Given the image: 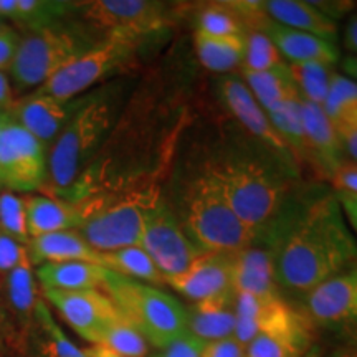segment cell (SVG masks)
Returning a JSON list of instances; mask_svg holds the SVG:
<instances>
[{"mask_svg": "<svg viewBox=\"0 0 357 357\" xmlns=\"http://www.w3.org/2000/svg\"><path fill=\"white\" fill-rule=\"evenodd\" d=\"M278 236L275 275L280 293L305 296L347 268L357 265V238L334 194H318L270 223Z\"/></svg>", "mask_w": 357, "mask_h": 357, "instance_id": "6da1fadb", "label": "cell"}, {"mask_svg": "<svg viewBox=\"0 0 357 357\" xmlns=\"http://www.w3.org/2000/svg\"><path fill=\"white\" fill-rule=\"evenodd\" d=\"M128 86L124 79H116L86 93L48 151V176L43 187L47 194L66 200L116 126Z\"/></svg>", "mask_w": 357, "mask_h": 357, "instance_id": "7a4b0ae2", "label": "cell"}, {"mask_svg": "<svg viewBox=\"0 0 357 357\" xmlns=\"http://www.w3.org/2000/svg\"><path fill=\"white\" fill-rule=\"evenodd\" d=\"M287 171L270 166L268 159L238 153L223 155L205 167L236 215L255 230L263 229L287 205Z\"/></svg>", "mask_w": 357, "mask_h": 357, "instance_id": "3957f363", "label": "cell"}, {"mask_svg": "<svg viewBox=\"0 0 357 357\" xmlns=\"http://www.w3.org/2000/svg\"><path fill=\"white\" fill-rule=\"evenodd\" d=\"M160 192L154 185H131L79 200L77 231L98 252L139 247L146 215Z\"/></svg>", "mask_w": 357, "mask_h": 357, "instance_id": "277c9868", "label": "cell"}, {"mask_svg": "<svg viewBox=\"0 0 357 357\" xmlns=\"http://www.w3.org/2000/svg\"><path fill=\"white\" fill-rule=\"evenodd\" d=\"M105 37L79 19H63L20 35L12 68L8 70L17 91L38 89L66 65L91 50Z\"/></svg>", "mask_w": 357, "mask_h": 357, "instance_id": "5b68a950", "label": "cell"}, {"mask_svg": "<svg viewBox=\"0 0 357 357\" xmlns=\"http://www.w3.org/2000/svg\"><path fill=\"white\" fill-rule=\"evenodd\" d=\"M102 291L123 318L159 351L187 333V307L162 289L108 270Z\"/></svg>", "mask_w": 357, "mask_h": 357, "instance_id": "8992f818", "label": "cell"}, {"mask_svg": "<svg viewBox=\"0 0 357 357\" xmlns=\"http://www.w3.org/2000/svg\"><path fill=\"white\" fill-rule=\"evenodd\" d=\"M185 234L200 252H238L255 240L258 230L236 215L207 174L192 182L185 195Z\"/></svg>", "mask_w": 357, "mask_h": 357, "instance_id": "52a82bcc", "label": "cell"}, {"mask_svg": "<svg viewBox=\"0 0 357 357\" xmlns=\"http://www.w3.org/2000/svg\"><path fill=\"white\" fill-rule=\"evenodd\" d=\"M153 38L123 33L106 35L91 50L66 65L33 93L63 101L86 95L95 84L132 68L142 48L151 47Z\"/></svg>", "mask_w": 357, "mask_h": 357, "instance_id": "ba28073f", "label": "cell"}, {"mask_svg": "<svg viewBox=\"0 0 357 357\" xmlns=\"http://www.w3.org/2000/svg\"><path fill=\"white\" fill-rule=\"evenodd\" d=\"M75 13L101 37L113 33L158 37L172 24V6L154 0L77 2Z\"/></svg>", "mask_w": 357, "mask_h": 357, "instance_id": "9c48e42d", "label": "cell"}, {"mask_svg": "<svg viewBox=\"0 0 357 357\" xmlns=\"http://www.w3.org/2000/svg\"><path fill=\"white\" fill-rule=\"evenodd\" d=\"M303 303L314 328L331 333L342 344L357 346V265L311 289Z\"/></svg>", "mask_w": 357, "mask_h": 357, "instance_id": "30bf717a", "label": "cell"}, {"mask_svg": "<svg viewBox=\"0 0 357 357\" xmlns=\"http://www.w3.org/2000/svg\"><path fill=\"white\" fill-rule=\"evenodd\" d=\"M139 247L153 258L164 278H171L185 271L202 253L192 243L176 212L160 194L146 215Z\"/></svg>", "mask_w": 357, "mask_h": 357, "instance_id": "8fae6325", "label": "cell"}, {"mask_svg": "<svg viewBox=\"0 0 357 357\" xmlns=\"http://www.w3.org/2000/svg\"><path fill=\"white\" fill-rule=\"evenodd\" d=\"M48 176V149L8 118L0 134V182L12 192L43 190Z\"/></svg>", "mask_w": 357, "mask_h": 357, "instance_id": "7c38bea8", "label": "cell"}, {"mask_svg": "<svg viewBox=\"0 0 357 357\" xmlns=\"http://www.w3.org/2000/svg\"><path fill=\"white\" fill-rule=\"evenodd\" d=\"M218 95L236 121L242 124L253 137H257V141L268 153L275 155L289 171H293L296 158L281 139L280 134L276 132L266 111L252 95L247 83L235 77H223L218 82Z\"/></svg>", "mask_w": 357, "mask_h": 357, "instance_id": "4fadbf2b", "label": "cell"}, {"mask_svg": "<svg viewBox=\"0 0 357 357\" xmlns=\"http://www.w3.org/2000/svg\"><path fill=\"white\" fill-rule=\"evenodd\" d=\"M43 294L56 307L70 328L91 344L100 342L102 331L119 316L118 307L102 289H43Z\"/></svg>", "mask_w": 357, "mask_h": 357, "instance_id": "5bb4252c", "label": "cell"}, {"mask_svg": "<svg viewBox=\"0 0 357 357\" xmlns=\"http://www.w3.org/2000/svg\"><path fill=\"white\" fill-rule=\"evenodd\" d=\"M166 284L194 303L235 298L234 252H204Z\"/></svg>", "mask_w": 357, "mask_h": 357, "instance_id": "9a60e30c", "label": "cell"}, {"mask_svg": "<svg viewBox=\"0 0 357 357\" xmlns=\"http://www.w3.org/2000/svg\"><path fill=\"white\" fill-rule=\"evenodd\" d=\"M278 240L268 227L258 230L252 243L234 252L235 293L255 294L260 298L281 296L275 275Z\"/></svg>", "mask_w": 357, "mask_h": 357, "instance_id": "2e32d148", "label": "cell"}, {"mask_svg": "<svg viewBox=\"0 0 357 357\" xmlns=\"http://www.w3.org/2000/svg\"><path fill=\"white\" fill-rule=\"evenodd\" d=\"M84 98L86 95L63 101L52 96L30 93L29 96L13 100L6 111L8 118L20 124L26 132L32 134L40 144H43L50 151L53 142L63 131L71 116L77 113Z\"/></svg>", "mask_w": 357, "mask_h": 357, "instance_id": "e0dca14e", "label": "cell"}, {"mask_svg": "<svg viewBox=\"0 0 357 357\" xmlns=\"http://www.w3.org/2000/svg\"><path fill=\"white\" fill-rule=\"evenodd\" d=\"M314 347V326L288 306L245 347V357H305Z\"/></svg>", "mask_w": 357, "mask_h": 357, "instance_id": "ac0fdd59", "label": "cell"}, {"mask_svg": "<svg viewBox=\"0 0 357 357\" xmlns=\"http://www.w3.org/2000/svg\"><path fill=\"white\" fill-rule=\"evenodd\" d=\"M303 126L306 139V160L321 176L329 178L344 164L341 141L336 128L326 116L323 106L301 100Z\"/></svg>", "mask_w": 357, "mask_h": 357, "instance_id": "d6986e66", "label": "cell"}, {"mask_svg": "<svg viewBox=\"0 0 357 357\" xmlns=\"http://www.w3.org/2000/svg\"><path fill=\"white\" fill-rule=\"evenodd\" d=\"M26 255L32 265L63 261H86L102 266V253L89 245L77 230L55 231L30 238Z\"/></svg>", "mask_w": 357, "mask_h": 357, "instance_id": "ffe728a7", "label": "cell"}, {"mask_svg": "<svg viewBox=\"0 0 357 357\" xmlns=\"http://www.w3.org/2000/svg\"><path fill=\"white\" fill-rule=\"evenodd\" d=\"M263 32L273 40L281 56L288 58L291 63L319 61V63L334 66L341 60L336 45L311 33L288 29L271 20L268 22Z\"/></svg>", "mask_w": 357, "mask_h": 357, "instance_id": "44dd1931", "label": "cell"}, {"mask_svg": "<svg viewBox=\"0 0 357 357\" xmlns=\"http://www.w3.org/2000/svg\"><path fill=\"white\" fill-rule=\"evenodd\" d=\"M40 300L35 278L32 271V263L29 255H24L19 265L7 273L6 281V301L7 310L17 323L19 333V344L24 346L30 329L35 326V310Z\"/></svg>", "mask_w": 357, "mask_h": 357, "instance_id": "7402d4cb", "label": "cell"}, {"mask_svg": "<svg viewBox=\"0 0 357 357\" xmlns=\"http://www.w3.org/2000/svg\"><path fill=\"white\" fill-rule=\"evenodd\" d=\"M268 19L288 29L300 30L333 42L337 37L336 22L321 13L311 2L305 0H268L261 2Z\"/></svg>", "mask_w": 357, "mask_h": 357, "instance_id": "603a6c76", "label": "cell"}, {"mask_svg": "<svg viewBox=\"0 0 357 357\" xmlns=\"http://www.w3.org/2000/svg\"><path fill=\"white\" fill-rule=\"evenodd\" d=\"M288 306L283 296L260 298L255 294L236 293L234 339L242 347H247Z\"/></svg>", "mask_w": 357, "mask_h": 357, "instance_id": "cb8c5ba5", "label": "cell"}, {"mask_svg": "<svg viewBox=\"0 0 357 357\" xmlns=\"http://www.w3.org/2000/svg\"><path fill=\"white\" fill-rule=\"evenodd\" d=\"M235 298L194 303L187 307V331L204 342L234 337Z\"/></svg>", "mask_w": 357, "mask_h": 357, "instance_id": "d4e9b609", "label": "cell"}, {"mask_svg": "<svg viewBox=\"0 0 357 357\" xmlns=\"http://www.w3.org/2000/svg\"><path fill=\"white\" fill-rule=\"evenodd\" d=\"M25 207L30 238L55 231L77 230L79 225L77 205L63 199L25 195Z\"/></svg>", "mask_w": 357, "mask_h": 357, "instance_id": "484cf974", "label": "cell"}, {"mask_svg": "<svg viewBox=\"0 0 357 357\" xmlns=\"http://www.w3.org/2000/svg\"><path fill=\"white\" fill-rule=\"evenodd\" d=\"M106 268L86 261L43 263L38 266L37 278L43 289L60 291H82V289H102L106 281Z\"/></svg>", "mask_w": 357, "mask_h": 357, "instance_id": "4316f807", "label": "cell"}, {"mask_svg": "<svg viewBox=\"0 0 357 357\" xmlns=\"http://www.w3.org/2000/svg\"><path fill=\"white\" fill-rule=\"evenodd\" d=\"M75 10H77V2L0 0V17L13 20L24 32L68 19Z\"/></svg>", "mask_w": 357, "mask_h": 357, "instance_id": "83f0119b", "label": "cell"}, {"mask_svg": "<svg viewBox=\"0 0 357 357\" xmlns=\"http://www.w3.org/2000/svg\"><path fill=\"white\" fill-rule=\"evenodd\" d=\"M194 48L199 61L215 73H229L243 63L245 37L238 35H208L195 30Z\"/></svg>", "mask_w": 357, "mask_h": 357, "instance_id": "f1b7e54d", "label": "cell"}, {"mask_svg": "<svg viewBox=\"0 0 357 357\" xmlns=\"http://www.w3.org/2000/svg\"><path fill=\"white\" fill-rule=\"evenodd\" d=\"M245 83L255 100L260 102L261 108L268 111L275 106L291 100H298L300 93L294 86L288 65L268 71H243Z\"/></svg>", "mask_w": 357, "mask_h": 357, "instance_id": "f546056e", "label": "cell"}, {"mask_svg": "<svg viewBox=\"0 0 357 357\" xmlns=\"http://www.w3.org/2000/svg\"><path fill=\"white\" fill-rule=\"evenodd\" d=\"M102 266L114 273L128 276V278L153 283L155 287L166 284V278L160 273L147 253L141 247H128L114 252L102 253Z\"/></svg>", "mask_w": 357, "mask_h": 357, "instance_id": "4dcf8cb0", "label": "cell"}, {"mask_svg": "<svg viewBox=\"0 0 357 357\" xmlns=\"http://www.w3.org/2000/svg\"><path fill=\"white\" fill-rule=\"evenodd\" d=\"M323 109L336 131L357 128V83L334 71Z\"/></svg>", "mask_w": 357, "mask_h": 357, "instance_id": "1f68e13d", "label": "cell"}, {"mask_svg": "<svg viewBox=\"0 0 357 357\" xmlns=\"http://www.w3.org/2000/svg\"><path fill=\"white\" fill-rule=\"evenodd\" d=\"M271 124L280 134L284 144L289 147L296 159H306V139H305V126H303V109L301 98L291 100L275 108L266 111Z\"/></svg>", "mask_w": 357, "mask_h": 357, "instance_id": "d6a6232c", "label": "cell"}, {"mask_svg": "<svg viewBox=\"0 0 357 357\" xmlns=\"http://www.w3.org/2000/svg\"><path fill=\"white\" fill-rule=\"evenodd\" d=\"M288 71L301 100L314 102L318 106L324 105L329 83L334 75L333 66L319 61H303V63H289Z\"/></svg>", "mask_w": 357, "mask_h": 357, "instance_id": "836d02e7", "label": "cell"}, {"mask_svg": "<svg viewBox=\"0 0 357 357\" xmlns=\"http://www.w3.org/2000/svg\"><path fill=\"white\" fill-rule=\"evenodd\" d=\"M197 30L208 35H238L247 37L248 26L245 24L243 17L236 10L231 2L212 3L204 7L197 15Z\"/></svg>", "mask_w": 357, "mask_h": 357, "instance_id": "e575fe53", "label": "cell"}, {"mask_svg": "<svg viewBox=\"0 0 357 357\" xmlns=\"http://www.w3.org/2000/svg\"><path fill=\"white\" fill-rule=\"evenodd\" d=\"M98 344L108 347L124 357H146L149 354V342L132 324L123 318L121 312L102 331Z\"/></svg>", "mask_w": 357, "mask_h": 357, "instance_id": "d590c367", "label": "cell"}, {"mask_svg": "<svg viewBox=\"0 0 357 357\" xmlns=\"http://www.w3.org/2000/svg\"><path fill=\"white\" fill-rule=\"evenodd\" d=\"M283 56L273 40L261 30H252L245 37L243 71H268L283 66Z\"/></svg>", "mask_w": 357, "mask_h": 357, "instance_id": "8d00e7d4", "label": "cell"}, {"mask_svg": "<svg viewBox=\"0 0 357 357\" xmlns=\"http://www.w3.org/2000/svg\"><path fill=\"white\" fill-rule=\"evenodd\" d=\"M0 231L25 247L30 242L25 195H17L7 189L0 190Z\"/></svg>", "mask_w": 357, "mask_h": 357, "instance_id": "74e56055", "label": "cell"}, {"mask_svg": "<svg viewBox=\"0 0 357 357\" xmlns=\"http://www.w3.org/2000/svg\"><path fill=\"white\" fill-rule=\"evenodd\" d=\"M205 344L207 342L187 331L153 357H202Z\"/></svg>", "mask_w": 357, "mask_h": 357, "instance_id": "f35d334b", "label": "cell"}, {"mask_svg": "<svg viewBox=\"0 0 357 357\" xmlns=\"http://www.w3.org/2000/svg\"><path fill=\"white\" fill-rule=\"evenodd\" d=\"M26 253V247L0 231V273H8L19 265Z\"/></svg>", "mask_w": 357, "mask_h": 357, "instance_id": "ab89813d", "label": "cell"}, {"mask_svg": "<svg viewBox=\"0 0 357 357\" xmlns=\"http://www.w3.org/2000/svg\"><path fill=\"white\" fill-rule=\"evenodd\" d=\"M19 45L20 35L12 26L3 33H0V71H8L12 68Z\"/></svg>", "mask_w": 357, "mask_h": 357, "instance_id": "60d3db41", "label": "cell"}, {"mask_svg": "<svg viewBox=\"0 0 357 357\" xmlns=\"http://www.w3.org/2000/svg\"><path fill=\"white\" fill-rule=\"evenodd\" d=\"M334 190L339 194L357 195V164H342L331 177Z\"/></svg>", "mask_w": 357, "mask_h": 357, "instance_id": "b9f144b4", "label": "cell"}, {"mask_svg": "<svg viewBox=\"0 0 357 357\" xmlns=\"http://www.w3.org/2000/svg\"><path fill=\"white\" fill-rule=\"evenodd\" d=\"M202 357H245V347H242L234 337L222 339L205 344Z\"/></svg>", "mask_w": 357, "mask_h": 357, "instance_id": "7bdbcfd3", "label": "cell"}, {"mask_svg": "<svg viewBox=\"0 0 357 357\" xmlns=\"http://www.w3.org/2000/svg\"><path fill=\"white\" fill-rule=\"evenodd\" d=\"M339 205H341L342 213H344L347 223H349L352 234L357 236V195L351 194H339L334 192Z\"/></svg>", "mask_w": 357, "mask_h": 357, "instance_id": "ee69618b", "label": "cell"}, {"mask_svg": "<svg viewBox=\"0 0 357 357\" xmlns=\"http://www.w3.org/2000/svg\"><path fill=\"white\" fill-rule=\"evenodd\" d=\"M337 136L339 141H341L342 153L354 160V164H357V128L339 129Z\"/></svg>", "mask_w": 357, "mask_h": 357, "instance_id": "f6af8a7d", "label": "cell"}, {"mask_svg": "<svg viewBox=\"0 0 357 357\" xmlns=\"http://www.w3.org/2000/svg\"><path fill=\"white\" fill-rule=\"evenodd\" d=\"M312 6L321 13H324L326 17H329V19L336 22L337 17H342L344 13H347L352 8L354 3L352 2H311Z\"/></svg>", "mask_w": 357, "mask_h": 357, "instance_id": "bcb514c9", "label": "cell"}, {"mask_svg": "<svg viewBox=\"0 0 357 357\" xmlns=\"http://www.w3.org/2000/svg\"><path fill=\"white\" fill-rule=\"evenodd\" d=\"M344 45H346L347 50L352 53V55L357 56V15L352 17V19L349 20V24H347V26H346Z\"/></svg>", "mask_w": 357, "mask_h": 357, "instance_id": "7dc6e473", "label": "cell"}, {"mask_svg": "<svg viewBox=\"0 0 357 357\" xmlns=\"http://www.w3.org/2000/svg\"><path fill=\"white\" fill-rule=\"evenodd\" d=\"M13 102V93L12 86L6 73L0 71V109H7Z\"/></svg>", "mask_w": 357, "mask_h": 357, "instance_id": "c3c4849f", "label": "cell"}, {"mask_svg": "<svg viewBox=\"0 0 357 357\" xmlns=\"http://www.w3.org/2000/svg\"><path fill=\"white\" fill-rule=\"evenodd\" d=\"M339 65H341V70L342 73H344V77L351 78L352 82L357 83V56L347 55L342 58V60H339Z\"/></svg>", "mask_w": 357, "mask_h": 357, "instance_id": "681fc988", "label": "cell"}, {"mask_svg": "<svg viewBox=\"0 0 357 357\" xmlns=\"http://www.w3.org/2000/svg\"><path fill=\"white\" fill-rule=\"evenodd\" d=\"M84 354L86 357H124L121 354H118V352L108 349V347L105 346H100V344H93L91 347H88V349H83Z\"/></svg>", "mask_w": 357, "mask_h": 357, "instance_id": "f907efd6", "label": "cell"}, {"mask_svg": "<svg viewBox=\"0 0 357 357\" xmlns=\"http://www.w3.org/2000/svg\"><path fill=\"white\" fill-rule=\"evenodd\" d=\"M329 357H357V346L341 344L329 354Z\"/></svg>", "mask_w": 357, "mask_h": 357, "instance_id": "816d5d0a", "label": "cell"}, {"mask_svg": "<svg viewBox=\"0 0 357 357\" xmlns=\"http://www.w3.org/2000/svg\"><path fill=\"white\" fill-rule=\"evenodd\" d=\"M38 356H40V357H63V356L56 354V352H53V351H50V349H47V347H43V346H40V349H38Z\"/></svg>", "mask_w": 357, "mask_h": 357, "instance_id": "f5cc1de1", "label": "cell"}, {"mask_svg": "<svg viewBox=\"0 0 357 357\" xmlns=\"http://www.w3.org/2000/svg\"><path fill=\"white\" fill-rule=\"evenodd\" d=\"M8 121V114L6 109H0V134H2L3 128H6V124Z\"/></svg>", "mask_w": 357, "mask_h": 357, "instance_id": "db71d44e", "label": "cell"}, {"mask_svg": "<svg viewBox=\"0 0 357 357\" xmlns=\"http://www.w3.org/2000/svg\"><path fill=\"white\" fill-rule=\"evenodd\" d=\"M305 357H323V354H321V351L318 349V347H312V349L307 352V354Z\"/></svg>", "mask_w": 357, "mask_h": 357, "instance_id": "11a10c76", "label": "cell"}, {"mask_svg": "<svg viewBox=\"0 0 357 357\" xmlns=\"http://www.w3.org/2000/svg\"><path fill=\"white\" fill-rule=\"evenodd\" d=\"M8 29H10V26H8V25L6 24V22H3L2 17H0V33H3V32H6V30H8Z\"/></svg>", "mask_w": 357, "mask_h": 357, "instance_id": "9f6ffc18", "label": "cell"}, {"mask_svg": "<svg viewBox=\"0 0 357 357\" xmlns=\"http://www.w3.org/2000/svg\"><path fill=\"white\" fill-rule=\"evenodd\" d=\"M0 190H3V185H2V182H0Z\"/></svg>", "mask_w": 357, "mask_h": 357, "instance_id": "6f0895ef", "label": "cell"}]
</instances>
